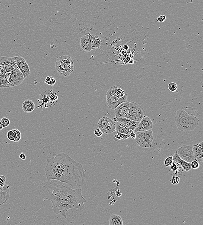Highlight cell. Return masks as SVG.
I'll return each instance as SVG.
<instances>
[{"mask_svg": "<svg viewBox=\"0 0 203 225\" xmlns=\"http://www.w3.org/2000/svg\"><path fill=\"white\" fill-rule=\"evenodd\" d=\"M39 190L44 198L52 202L54 212L65 219L68 210L75 208L82 210L85 208L86 200L80 188L72 189L59 181L52 180L42 183Z\"/></svg>", "mask_w": 203, "mask_h": 225, "instance_id": "cell-1", "label": "cell"}, {"mask_svg": "<svg viewBox=\"0 0 203 225\" xmlns=\"http://www.w3.org/2000/svg\"><path fill=\"white\" fill-rule=\"evenodd\" d=\"M45 172L47 181L58 180L74 189L80 188L85 183V170L82 165L64 152L48 159Z\"/></svg>", "mask_w": 203, "mask_h": 225, "instance_id": "cell-2", "label": "cell"}, {"mask_svg": "<svg viewBox=\"0 0 203 225\" xmlns=\"http://www.w3.org/2000/svg\"><path fill=\"white\" fill-rule=\"evenodd\" d=\"M199 119L190 115L182 109L177 111L175 117V122L178 129L182 131L193 130L199 123Z\"/></svg>", "mask_w": 203, "mask_h": 225, "instance_id": "cell-3", "label": "cell"}, {"mask_svg": "<svg viewBox=\"0 0 203 225\" xmlns=\"http://www.w3.org/2000/svg\"><path fill=\"white\" fill-rule=\"evenodd\" d=\"M74 62L69 55H62L57 59L55 69L58 74L61 76L67 77L74 71Z\"/></svg>", "mask_w": 203, "mask_h": 225, "instance_id": "cell-4", "label": "cell"}, {"mask_svg": "<svg viewBox=\"0 0 203 225\" xmlns=\"http://www.w3.org/2000/svg\"><path fill=\"white\" fill-rule=\"evenodd\" d=\"M136 142L142 148H151L153 140V132L151 129L146 131H140L135 132Z\"/></svg>", "mask_w": 203, "mask_h": 225, "instance_id": "cell-5", "label": "cell"}, {"mask_svg": "<svg viewBox=\"0 0 203 225\" xmlns=\"http://www.w3.org/2000/svg\"><path fill=\"white\" fill-rule=\"evenodd\" d=\"M145 115V110L141 106L134 102L130 103L127 118L133 121L140 122Z\"/></svg>", "mask_w": 203, "mask_h": 225, "instance_id": "cell-6", "label": "cell"}, {"mask_svg": "<svg viewBox=\"0 0 203 225\" xmlns=\"http://www.w3.org/2000/svg\"><path fill=\"white\" fill-rule=\"evenodd\" d=\"M97 125L98 128L100 129L104 134L111 133L116 131L115 123L114 121L106 116L99 119Z\"/></svg>", "mask_w": 203, "mask_h": 225, "instance_id": "cell-7", "label": "cell"}, {"mask_svg": "<svg viewBox=\"0 0 203 225\" xmlns=\"http://www.w3.org/2000/svg\"><path fill=\"white\" fill-rule=\"evenodd\" d=\"M127 101V99L121 98L115 94L111 87L108 90L106 94V102L107 106L113 110H115L119 104Z\"/></svg>", "mask_w": 203, "mask_h": 225, "instance_id": "cell-8", "label": "cell"}, {"mask_svg": "<svg viewBox=\"0 0 203 225\" xmlns=\"http://www.w3.org/2000/svg\"><path fill=\"white\" fill-rule=\"evenodd\" d=\"M177 152L179 157L186 162L190 163L195 160L193 145H183L178 148Z\"/></svg>", "mask_w": 203, "mask_h": 225, "instance_id": "cell-9", "label": "cell"}, {"mask_svg": "<svg viewBox=\"0 0 203 225\" xmlns=\"http://www.w3.org/2000/svg\"><path fill=\"white\" fill-rule=\"evenodd\" d=\"M0 60V68L5 73H10L15 68H17L16 64L15 58H6L2 57Z\"/></svg>", "mask_w": 203, "mask_h": 225, "instance_id": "cell-10", "label": "cell"}, {"mask_svg": "<svg viewBox=\"0 0 203 225\" xmlns=\"http://www.w3.org/2000/svg\"><path fill=\"white\" fill-rule=\"evenodd\" d=\"M24 79L23 74L17 68H15L9 76L8 82L14 87L20 84Z\"/></svg>", "mask_w": 203, "mask_h": 225, "instance_id": "cell-11", "label": "cell"}, {"mask_svg": "<svg viewBox=\"0 0 203 225\" xmlns=\"http://www.w3.org/2000/svg\"><path fill=\"white\" fill-rule=\"evenodd\" d=\"M16 64L17 67L23 74L24 79L30 74V68L24 58L21 56L14 57Z\"/></svg>", "mask_w": 203, "mask_h": 225, "instance_id": "cell-12", "label": "cell"}, {"mask_svg": "<svg viewBox=\"0 0 203 225\" xmlns=\"http://www.w3.org/2000/svg\"><path fill=\"white\" fill-rule=\"evenodd\" d=\"M130 102L126 101L119 104L115 109L116 118H126L127 117L130 107Z\"/></svg>", "mask_w": 203, "mask_h": 225, "instance_id": "cell-13", "label": "cell"}, {"mask_svg": "<svg viewBox=\"0 0 203 225\" xmlns=\"http://www.w3.org/2000/svg\"><path fill=\"white\" fill-rule=\"evenodd\" d=\"M153 123L149 117L144 116L135 129L134 130L135 132L140 131H144L150 130L152 129Z\"/></svg>", "mask_w": 203, "mask_h": 225, "instance_id": "cell-14", "label": "cell"}, {"mask_svg": "<svg viewBox=\"0 0 203 225\" xmlns=\"http://www.w3.org/2000/svg\"><path fill=\"white\" fill-rule=\"evenodd\" d=\"M92 35L88 33L87 35L84 36L80 39V47L82 49L87 52H89L92 50Z\"/></svg>", "mask_w": 203, "mask_h": 225, "instance_id": "cell-15", "label": "cell"}, {"mask_svg": "<svg viewBox=\"0 0 203 225\" xmlns=\"http://www.w3.org/2000/svg\"><path fill=\"white\" fill-rule=\"evenodd\" d=\"M203 142L193 145L195 159L198 162L203 161Z\"/></svg>", "mask_w": 203, "mask_h": 225, "instance_id": "cell-16", "label": "cell"}, {"mask_svg": "<svg viewBox=\"0 0 203 225\" xmlns=\"http://www.w3.org/2000/svg\"><path fill=\"white\" fill-rule=\"evenodd\" d=\"M117 121L120 122L127 128L134 131L140 122L135 121L127 118H117Z\"/></svg>", "mask_w": 203, "mask_h": 225, "instance_id": "cell-17", "label": "cell"}, {"mask_svg": "<svg viewBox=\"0 0 203 225\" xmlns=\"http://www.w3.org/2000/svg\"><path fill=\"white\" fill-rule=\"evenodd\" d=\"M10 197L9 186L5 184L3 187L0 186V206L7 202Z\"/></svg>", "mask_w": 203, "mask_h": 225, "instance_id": "cell-18", "label": "cell"}, {"mask_svg": "<svg viewBox=\"0 0 203 225\" xmlns=\"http://www.w3.org/2000/svg\"><path fill=\"white\" fill-rule=\"evenodd\" d=\"M172 156L173 158V160L179 164L182 167L184 171L186 172H188L191 170V167L190 166V163L182 159L178 155L177 151L175 152V154Z\"/></svg>", "mask_w": 203, "mask_h": 225, "instance_id": "cell-19", "label": "cell"}, {"mask_svg": "<svg viewBox=\"0 0 203 225\" xmlns=\"http://www.w3.org/2000/svg\"><path fill=\"white\" fill-rule=\"evenodd\" d=\"M22 107L24 112L30 113L34 111L35 108V105L32 100H26L24 102Z\"/></svg>", "mask_w": 203, "mask_h": 225, "instance_id": "cell-20", "label": "cell"}, {"mask_svg": "<svg viewBox=\"0 0 203 225\" xmlns=\"http://www.w3.org/2000/svg\"><path fill=\"white\" fill-rule=\"evenodd\" d=\"M115 130L116 131L126 135H130L131 132L133 131L131 129L127 128L118 121H117L115 124Z\"/></svg>", "mask_w": 203, "mask_h": 225, "instance_id": "cell-21", "label": "cell"}, {"mask_svg": "<svg viewBox=\"0 0 203 225\" xmlns=\"http://www.w3.org/2000/svg\"><path fill=\"white\" fill-rule=\"evenodd\" d=\"M102 43L101 38L98 36L92 35V50L97 49L100 48Z\"/></svg>", "mask_w": 203, "mask_h": 225, "instance_id": "cell-22", "label": "cell"}, {"mask_svg": "<svg viewBox=\"0 0 203 225\" xmlns=\"http://www.w3.org/2000/svg\"><path fill=\"white\" fill-rule=\"evenodd\" d=\"M171 170L173 172L174 174L176 175L182 174L184 171L183 169L182 168L179 164L173 161L171 165Z\"/></svg>", "mask_w": 203, "mask_h": 225, "instance_id": "cell-23", "label": "cell"}, {"mask_svg": "<svg viewBox=\"0 0 203 225\" xmlns=\"http://www.w3.org/2000/svg\"><path fill=\"white\" fill-rule=\"evenodd\" d=\"M109 225H123V222L121 217L118 215H112L110 217Z\"/></svg>", "mask_w": 203, "mask_h": 225, "instance_id": "cell-24", "label": "cell"}, {"mask_svg": "<svg viewBox=\"0 0 203 225\" xmlns=\"http://www.w3.org/2000/svg\"><path fill=\"white\" fill-rule=\"evenodd\" d=\"M10 73H7L5 76H0V87H12V84L8 82L7 77L9 76Z\"/></svg>", "mask_w": 203, "mask_h": 225, "instance_id": "cell-25", "label": "cell"}, {"mask_svg": "<svg viewBox=\"0 0 203 225\" xmlns=\"http://www.w3.org/2000/svg\"><path fill=\"white\" fill-rule=\"evenodd\" d=\"M112 89L113 92L115 94H117L118 97L121 98L127 99V95L124 90L122 89L121 88L117 87L116 86H112Z\"/></svg>", "mask_w": 203, "mask_h": 225, "instance_id": "cell-26", "label": "cell"}, {"mask_svg": "<svg viewBox=\"0 0 203 225\" xmlns=\"http://www.w3.org/2000/svg\"><path fill=\"white\" fill-rule=\"evenodd\" d=\"M13 131V133L15 135V142H18L20 139L21 138V133L18 129H14L12 130Z\"/></svg>", "mask_w": 203, "mask_h": 225, "instance_id": "cell-27", "label": "cell"}, {"mask_svg": "<svg viewBox=\"0 0 203 225\" xmlns=\"http://www.w3.org/2000/svg\"><path fill=\"white\" fill-rule=\"evenodd\" d=\"M178 88V86L175 82H171L168 85V89L170 91L172 92H175L176 91Z\"/></svg>", "mask_w": 203, "mask_h": 225, "instance_id": "cell-28", "label": "cell"}, {"mask_svg": "<svg viewBox=\"0 0 203 225\" xmlns=\"http://www.w3.org/2000/svg\"><path fill=\"white\" fill-rule=\"evenodd\" d=\"M173 156H170L168 157L166 159H165V161H164L165 165L166 167H168V166H170L173 162Z\"/></svg>", "mask_w": 203, "mask_h": 225, "instance_id": "cell-29", "label": "cell"}, {"mask_svg": "<svg viewBox=\"0 0 203 225\" xmlns=\"http://www.w3.org/2000/svg\"><path fill=\"white\" fill-rule=\"evenodd\" d=\"M1 122L3 128L8 127L10 123V120L6 117H3L1 119Z\"/></svg>", "mask_w": 203, "mask_h": 225, "instance_id": "cell-30", "label": "cell"}, {"mask_svg": "<svg viewBox=\"0 0 203 225\" xmlns=\"http://www.w3.org/2000/svg\"><path fill=\"white\" fill-rule=\"evenodd\" d=\"M7 138L9 140H10L11 141L15 142V135H14V133H13V131H12V130L9 131L7 132Z\"/></svg>", "mask_w": 203, "mask_h": 225, "instance_id": "cell-31", "label": "cell"}, {"mask_svg": "<svg viewBox=\"0 0 203 225\" xmlns=\"http://www.w3.org/2000/svg\"><path fill=\"white\" fill-rule=\"evenodd\" d=\"M180 178L178 176H173L171 178L170 182L172 184H177L179 183Z\"/></svg>", "mask_w": 203, "mask_h": 225, "instance_id": "cell-32", "label": "cell"}, {"mask_svg": "<svg viewBox=\"0 0 203 225\" xmlns=\"http://www.w3.org/2000/svg\"><path fill=\"white\" fill-rule=\"evenodd\" d=\"M190 166L191 168L195 169L198 168L200 167L199 162L196 160H194L190 162Z\"/></svg>", "mask_w": 203, "mask_h": 225, "instance_id": "cell-33", "label": "cell"}, {"mask_svg": "<svg viewBox=\"0 0 203 225\" xmlns=\"http://www.w3.org/2000/svg\"><path fill=\"white\" fill-rule=\"evenodd\" d=\"M118 188V187H116V188L112 189H110V190H109L108 192V196H107V199H109L110 198V197L115 194V191H116V190H117Z\"/></svg>", "mask_w": 203, "mask_h": 225, "instance_id": "cell-34", "label": "cell"}, {"mask_svg": "<svg viewBox=\"0 0 203 225\" xmlns=\"http://www.w3.org/2000/svg\"><path fill=\"white\" fill-rule=\"evenodd\" d=\"M116 132H117V133L120 137V138L122 139H128L130 137V135H126V134H125L120 133V132H117V131H116Z\"/></svg>", "mask_w": 203, "mask_h": 225, "instance_id": "cell-35", "label": "cell"}, {"mask_svg": "<svg viewBox=\"0 0 203 225\" xmlns=\"http://www.w3.org/2000/svg\"><path fill=\"white\" fill-rule=\"evenodd\" d=\"M94 133H95V135H96L97 137H101L103 134L102 132L98 128H97L95 130Z\"/></svg>", "mask_w": 203, "mask_h": 225, "instance_id": "cell-36", "label": "cell"}, {"mask_svg": "<svg viewBox=\"0 0 203 225\" xmlns=\"http://www.w3.org/2000/svg\"><path fill=\"white\" fill-rule=\"evenodd\" d=\"M165 19H166V17H165V16L164 15H162L158 17L157 19V21L159 22H163L165 21Z\"/></svg>", "mask_w": 203, "mask_h": 225, "instance_id": "cell-37", "label": "cell"}, {"mask_svg": "<svg viewBox=\"0 0 203 225\" xmlns=\"http://www.w3.org/2000/svg\"><path fill=\"white\" fill-rule=\"evenodd\" d=\"M55 82H56V81H55V79L52 77V78H51V80L48 82L47 84L50 85H51V86H53V85L55 84Z\"/></svg>", "mask_w": 203, "mask_h": 225, "instance_id": "cell-38", "label": "cell"}, {"mask_svg": "<svg viewBox=\"0 0 203 225\" xmlns=\"http://www.w3.org/2000/svg\"><path fill=\"white\" fill-rule=\"evenodd\" d=\"M115 194H116L117 197H120V196H121L122 195V193L121 191H120L118 188L117 190H116V191H115Z\"/></svg>", "mask_w": 203, "mask_h": 225, "instance_id": "cell-39", "label": "cell"}, {"mask_svg": "<svg viewBox=\"0 0 203 225\" xmlns=\"http://www.w3.org/2000/svg\"><path fill=\"white\" fill-rule=\"evenodd\" d=\"M130 137H131L132 139H135L136 138V135L134 131H132L130 134Z\"/></svg>", "mask_w": 203, "mask_h": 225, "instance_id": "cell-40", "label": "cell"}, {"mask_svg": "<svg viewBox=\"0 0 203 225\" xmlns=\"http://www.w3.org/2000/svg\"><path fill=\"white\" fill-rule=\"evenodd\" d=\"M5 182H4V180L0 177V186L1 187H3L5 185Z\"/></svg>", "mask_w": 203, "mask_h": 225, "instance_id": "cell-41", "label": "cell"}, {"mask_svg": "<svg viewBox=\"0 0 203 225\" xmlns=\"http://www.w3.org/2000/svg\"><path fill=\"white\" fill-rule=\"evenodd\" d=\"M52 76H48L46 77V78L45 81V83H46V84H48V82L50 81L51 80V78H52Z\"/></svg>", "mask_w": 203, "mask_h": 225, "instance_id": "cell-42", "label": "cell"}, {"mask_svg": "<svg viewBox=\"0 0 203 225\" xmlns=\"http://www.w3.org/2000/svg\"><path fill=\"white\" fill-rule=\"evenodd\" d=\"M116 139V141H118L119 140H120V139H121V138H120V137L117 134H116V135H114V137H113V139Z\"/></svg>", "mask_w": 203, "mask_h": 225, "instance_id": "cell-43", "label": "cell"}, {"mask_svg": "<svg viewBox=\"0 0 203 225\" xmlns=\"http://www.w3.org/2000/svg\"><path fill=\"white\" fill-rule=\"evenodd\" d=\"M19 158H20V159H22V160H25L26 158L25 155L24 153H22L20 154Z\"/></svg>", "mask_w": 203, "mask_h": 225, "instance_id": "cell-44", "label": "cell"}, {"mask_svg": "<svg viewBox=\"0 0 203 225\" xmlns=\"http://www.w3.org/2000/svg\"><path fill=\"white\" fill-rule=\"evenodd\" d=\"M3 129V126H2V122H1V119H0V131L2 130V129Z\"/></svg>", "mask_w": 203, "mask_h": 225, "instance_id": "cell-45", "label": "cell"}, {"mask_svg": "<svg viewBox=\"0 0 203 225\" xmlns=\"http://www.w3.org/2000/svg\"><path fill=\"white\" fill-rule=\"evenodd\" d=\"M123 47V48H124V49H125V50H127V49H128L129 48L128 46L127 45H124Z\"/></svg>", "mask_w": 203, "mask_h": 225, "instance_id": "cell-46", "label": "cell"}, {"mask_svg": "<svg viewBox=\"0 0 203 225\" xmlns=\"http://www.w3.org/2000/svg\"><path fill=\"white\" fill-rule=\"evenodd\" d=\"M113 121H117V118L116 117H115V118H114V120H113Z\"/></svg>", "mask_w": 203, "mask_h": 225, "instance_id": "cell-47", "label": "cell"}, {"mask_svg": "<svg viewBox=\"0 0 203 225\" xmlns=\"http://www.w3.org/2000/svg\"><path fill=\"white\" fill-rule=\"evenodd\" d=\"M0 43H1V42H0Z\"/></svg>", "mask_w": 203, "mask_h": 225, "instance_id": "cell-48", "label": "cell"}]
</instances>
